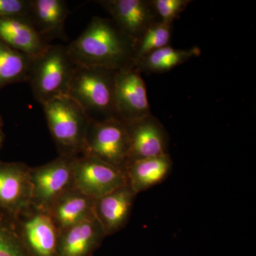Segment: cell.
Returning a JSON list of instances; mask_svg holds the SVG:
<instances>
[{
	"label": "cell",
	"instance_id": "6da1fadb",
	"mask_svg": "<svg viewBox=\"0 0 256 256\" xmlns=\"http://www.w3.org/2000/svg\"><path fill=\"white\" fill-rule=\"evenodd\" d=\"M136 44L111 18L94 16L67 48L76 65L120 70L134 67Z\"/></svg>",
	"mask_w": 256,
	"mask_h": 256
},
{
	"label": "cell",
	"instance_id": "7a4b0ae2",
	"mask_svg": "<svg viewBox=\"0 0 256 256\" xmlns=\"http://www.w3.org/2000/svg\"><path fill=\"white\" fill-rule=\"evenodd\" d=\"M76 67L67 46L50 44L32 60L28 82L34 98L42 106L68 96Z\"/></svg>",
	"mask_w": 256,
	"mask_h": 256
},
{
	"label": "cell",
	"instance_id": "3957f363",
	"mask_svg": "<svg viewBox=\"0 0 256 256\" xmlns=\"http://www.w3.org/2000/svg\"><path fill=\"white\" fill-rule=\"evenodd\" d=\"M118 70L76 65L68 96L90 120L116 118L114 78Z\"/></svg>",
	"mask_w": 256,
	"mask_h": 256
},
{
	"label": "cell",
	"instance_id": "277c9868",
	"mask_svg": "<svg viewBox=\"0 0 256 256\" xmlns=\"http://www.w3.org/2000/svg\"><path fill=\"white\" fill-rule=\"evenodd\" d=\"M47 124L60 156H82L90 120L68 96L42 105Z\"/></svg>",
	"mask_w": 256,
	"mask_h": 256
},
{
	"label": "cell",
	"instance_id": "5b68a950",
	"mask_svg": "<svg viewBox=\"0 0 256 256\" xmlns=\"http://www.w3.org/2000/svg\"><path fill=\"white\" fill-rule=\"evenodd\" d=\"M82 156H95L124 170L130 161V140L126 122L116 118L90 121Z\"/></svg>",
	"mask_w": 256,
	"mask_h": 256
},
{
	"label": "cell",
	"instance_id": "8992f818",
	"mask_svg": "<svg viewBox=\"0 0 256 256\" xmlns=\"http://www.w3.org/2000/svg\"><path fill=\"white\" fill-rule=\"evenodd\" d=\"M76 158L60 156L47 164L31 168L32 207L50 212L64 194L74 188V162Z\"/></svg>",
	"mask_w": 256,
	"mask_h": 256
},
{
	"label": "cell",
	"instance_id": "52a82bcc",
	"mask_svg": "<svg viewBox=\"0 0 256 256\" xmlns=\"http://www.w3.org/2000/svg\"><path fill=\"white\" fill-rule=\"evenodd\" d=\"M74 188L96 200L128 184L126 171L95 156H77L74 162Z\"/></svg>",
	"mask_w": 256,
	"mask_h": 256
},
{
	"label": "cell",
	"instance_id": "ba28073f",
	"mask_svg": "<svg viewBox=\"0 0 256 256\" xmlns=\"http://www.w3.org/2000/svg\"><path fill=\"white\" fill-rule=\"evenodd\" d=\"M114 102L116 118L124 122L152 114L146 82L136 67L116 72Z\"/></svg>",
	"mask_w": 256,
	"mask_h": 256
},
{
	"label": "cell",
	"instance_id": "9c48e42d",
	"mask_svg": "<svg viewBox=\"0 0 256 256\" xmlns=\"http://www.w3.org/2000/svg\"><path fill=\"white\" fill-rule=\"evenodd\" d=\"M20 236L32 256H57L60 232L48 212L30 207L16 216Z\"/></svg>",
	"mask_w": 256,
	"mask_h": 256
},
{
	"label": "cell",
	"instance_id": "30bf717a",
	"mask_svg": "<svg viewBox=\"0 0 256 256\" xmlns=\"http://www.w3.org/2000/svg\"><path fill=\"white\" fill-rule=\"evenodd\" d=\"M31 168L0 161V210L18 216L32 206Z\"/></svg>",
	"mask_w": 256,
	"mask_h": 256
},
{
	"label": "cell",
	"instance_id": "8fae6325",
	"mask_svg": "<svg viewBox=\"0 0 256 256\" xmlns=\"http://www.w3.org/2000/svg\"><path fill=\"white\" fill-rule=\"evenodd\" d=\"M126 124L130 140V161L170 154L169 134L154 116L150 114Z\"/></svg>",
	"mask_w": 256,
	"mask_h": 256
},
{
	"label": "cell",
	"instance_id": "7c38bea8",
	"mask_svg": "<svg viewBox=\"0 0 256 256\" xmlns=\"http://www.w3.org/2000/svg\"><path fill=\"white\" fill-rule=\"evenodd\" d=\"M111 20L124 33L134 42L148 26L159 21L150 0H100Z\"/></svg>",
	"mask_w": 256,
	"mask_h": 256
},
{
	"label": "cell",
	"instance_id": "4fadbf2b",
	"mask_svg": "<svg viewBox=\"0 0 256 256\" xmlns=\"http://www.w3.org/2000/svg\"><path fill=\"white\" fill-rule=\"evenodd\" d=\"M137 195L128 184L95 200L94 214L102 226L106 236L126 226Z\"/></svg>",
	"mask_w": 256,
	"mask_h": 256
},
{
	"label": "cell",
	"instance_id": "5bb4252c",
	"mask_svg": "<svg viewBox=\"0 0 256 256\" xmlns=\"http://www.w3.org/2000/svg\"><path fill=\"white\" fill-rule=\"evenodd\" d=\"M106 237L102 226L92 216L60 232L57 256H92Z\"/></svg>",
	"mask_w": 256,
	"mask_h": 256
},
{
	"label": "cell",
	"instance_id": "9a60e30c",
	"mask_svg": "<svg viewBox=\"0 0 256 256\" xmlns=\"http://www.w3.org/2000/svg\"><path fill=\"white\" fill-rule=\"evenodd\" d=\"M68 4L64 0H30L28 18L45 40L67 42L65 25L68 18Z\"/></svg>",
	"mask_w": 256,
	"mask_h": 256
},
{
	"label": "cell",
	"instance_id": "2e32d148",
	"mask_svg": "<svg viewBox=\"0 0 256 256\" xmlns=\"http://www.w3.org/2000/svg\"><path fill=\"white\" fill-rule=\"evenodd\" d=\"M0 40L32 58L41 54L50 44L36 31L28 16L0 18Z\"/></svg>",
	"mask_w": 256,
	"mask_h": 256
},
{
	"label": "cell",
	"instance_id": "e0dca14e",
	"mask_svg": "<svg viewBox=\"0 0 256 256\" xmlns=\"http://www.w3.org/2000/svg\"><path fill=\"white\" fill-rule=\"evenodd\" d=\"M170 154L146 159L131 160L124 168L128 184L136 194L146 191L166 180L172 170Z\"/></svg>",
	"mask_w": 256,
	"mask_h": 256
},
{
	"label": "cell",
	"instance_id": "ac0fdd59",
	"mask_svg": "<svg viewBox=\"0 0 256 256\" xmlns=\"http://www.w3.org/2000/svg\"><path fill=\"white\" fill-rule=\"evenodd\" d=\"M95 200L73 188L64 194L50 210L60 233L94 216Z\"/></svg>",
	"mask_w": 256,
	"mask_h": 256
},
{
	"label": "cell",
	"instance_id": "d6986e66",
	"mask_svg": "<svg viewBox=\"0 0 256 256\" xmlns=\"http://www.w3.org/2000/svg\"><path fill=\"white\" fill-rule=\"evenodd\" d=\"M200 54L201 50L198 47H192L188 50H178L169 45L154 50L138 60L134 67L140 73H166Z\"/></svg>",
	"mask_w": 256,
	"mask_h": 256
},
{
	"label": "cell",
	"instance_id": "ffe728a7",
	"mask_svg": "<svg viewBox=\"0 0 256 256\" xmlns=\"http://www.w3.org/2000/svg\"><path fill=\"white\" fill-rule=\"evenodd\" d=\"M32 60L0 40V90L11 84L28 82Z\"/></svg>",
	"mask_w": 256,
	"mask_h": 256
},
{
	"label": "cell",
	"instance_id": "44dd1931",
	"mask_svg": "<svg viewBox=\"0 0 256 256\" xmlns=\"http://www.w3.org/2000/svg\"><path fill=\"white\" fill-rule=\"evenodd\" d=\"M0 256H32L20 236L16 216L0 210Z\"/></svg>",
	"mask_w": 256,
	"mask_h": 256
},
{
	"label": "cell",
	"instance_id": "7402d4cb",
	"mask_svg": "<svg viewBox=\"0 0 256 256\" xmlns=\"http://www.w3.org/2000/svg\"><path fill=\"white\" fill-rule=\"evenodd\" d=\"M172 31V24L160 21L148 26L136 42V62L154 50L169 46Z\"/></svg>",
	"mask_w": 256,
	"mask_h": 256
},
{
	"label": "cell",
	"instance_id": "603a6c76",
	"mask_svg": "<svg viewBox=\"0 0 256 256\" xmlns=\"http://www.w3.org/2000/svg\"><path fill=\"white\" fill-rule=\"evenodd\" d=\"M159 21L173 24L186 9L191 0H150Z\"/></svg>",
	"mask_w": 256,
	"mask_h": 256
},
{
	"label": "cell",
	"instance_id": "cb8c5ba5",
	"mask_svg": "<svg viewBox=\"0 0 256 256\" xmlns=\"http://www.w3.org/2000/svg\"><path fill=\"white\" fill-rule=\"evenodd\" d=\"M30 0H0V18L28 16Z\"/></svg>",
	"mask_w": 256,
	"mask_h": 256
},
{
	"label": "cell",
	"instance_id": "d4e9b609",
	"mask_svg": "<svg viewBox=\"0 0 256 256\" xmlns=\"http://www.w3.org/2000/svg\"><path fill=\"white\" fill-rule=\"evenodd\" d=\"M4 132H3V120L2 116H0V148H1L2 144L4 140Z\"/></svg>",
	"mask_w": 256,
	"mask_h": 256
}]
</instances>
